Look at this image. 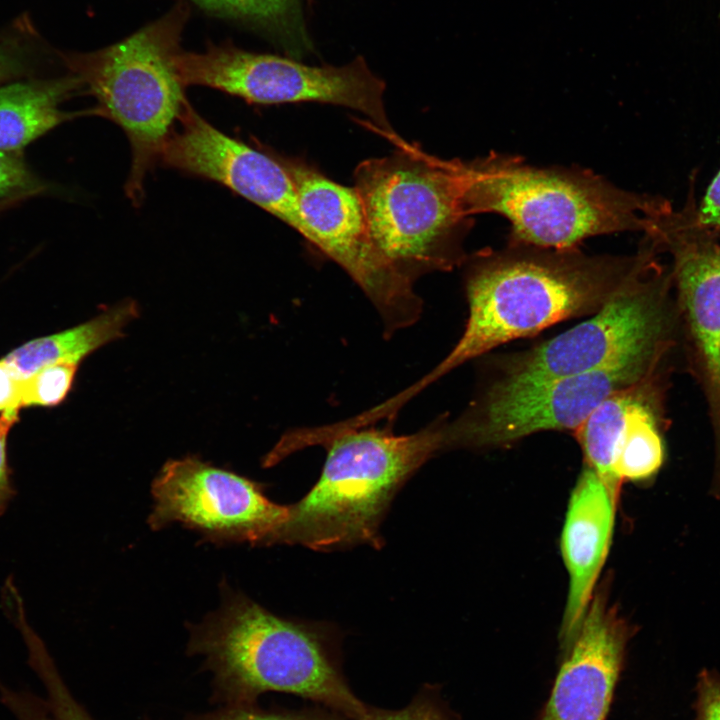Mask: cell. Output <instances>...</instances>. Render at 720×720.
Listing matches in <instances>:
<instances>
[{
	"mask_svg": "<svg viewBox=\"0 0 720 720\" xmlns=\"http://www.w3.org/2000/svg\"><path fill=\"white\" fill-rule=\"evenodd\" d=\"M627 256L511 244L481 251L465 277L469 307L460 339L427 375L400 393L407 402L461 364L501 344L536 334L565 319L596 313L660 254L647 235Z\"/></svg>",
	"mask_w": 720,
	"mask_h": 720,
	"instance_id": "obj_1",
	"label": "cell"
},
{
	"mask_svg": "<svg viewBox=\"0 0 720 720\" xmlns=\"http://www.w3.org/2000/svg\"><path fill=\"white\" fill-rule=\"evenodd\" d=\"M220 607L189 626L187 653L212 673L214 702L257 704L269 691L293 694L359 720L367 706L351 690L336 639L318 624L282 618L227 583Z\"/></svg>",
	"mask_w": 720,
	"mask_h": 720,
	"instance_id": "obj_2",
	"label": "cell"
},
{
	"mask_svg": "<svg viewBox=\"0 0 720 720\" xmlns=\"http://www.w3.org/2000/svg\"><path fill=\"white\" fill-rule=\"evenodd\" d=\"M448 163L468 213L507 218L511 244L562 250L595 235L646 233L673 208L663 197L621 189L589 170L534 167L499 153Z\"/></svg>",
	"mask_w": 720,
	"mask_h": 720,
	"instance_id": "obj_3",
	"label": "cell"
},
{
	"mask_svg": "<svg viewBox=\"0 0 720 720\" xmlns=\"http://www.w3.org/2000/svg\"><path fill=\"white\" fill-rule=\"evenodd\" d=\"M441 416L409 434L365 426L328 436L321 475L290 505L279 544L332 551L367 544L379 548L380 524L393 497L425 462L450 449Z\"/></svg>",
	"mask_w": 720,
	"mask_h": 720,
	"instance_id": "obj_4",
	"label": "cell"
},
{
	"mask_svg": "<svg viewBox=\"0 0 720 720\" xmlns=\"http://www.w3.org/2000/svg\"><path fill=\"white\" fill-rule=\"evenodd\" d=\"M354 180L374 245L405 279L413 283L466 260L473 221L448 161L400 145L361 162Z\"/></svg>",
	"mask_w": 720,
	"mask_h": 720,
	"instance_id": "obj_5",
	"label": "cell"
},
{
	"mask_svg": "<svg viewBox=\"0 0 720 720\" xmlns=\"http://www.w3.org/2000/svg\"><path fill=\"white\" fill-rule=\"evenodd\" d=\"M183 20L174 11L109 47L64 57L96 99L95 115L116 123L128 138L132 158L125 193L135 206L188 102L176 66Z\"/></svg>",
	"mask_w": 720,
	"mask_h": 720,
	"instance_id": "obj_6",
	"label": "cell"
},
{
	"mask_svg": "<svg viewBox=\"0 0 720 720\" xmlns=\"http://www.w3.org/2000/svg\"><path fill=\"white\" fill-rule=\"evenodd\" d=\"M679 341L671 266L658 256L592 318L501 359L499 379L533 381L580 374L636 354L670 355Z\"/></svg>",
	"mask_w": 720,
	"mask_h": 720,
	"instance_id": "obj_7",
	"label": "cell"
},
{
	"mask_svg": "<svg viewBox=\"0 0 720 720\" xmlns=\"http://www.w3.org/2000/svg\"><path fill=\"white\" fill-rule=\"evenodd\" d=\"M668 355L636 354L602 368L553 379H498L457 418L452 448H483L545 430H576L610 395L668 366Z\"/></svg>",
	"mask_w": 720,
	"mask_h": 720,
	"instance_id": "obj_8",
	"label": "cell"
},
{
	"mask_svg": "<svg viewBox=\"0 0 720 720\" xmlns=\"http://www.w3.org/2000/svg\"><path fill=\"white\" fill-rule=\"evenodd\" d=\"M183 85L217 89L249 103L273 105L320 102L364 113L387 136L385 83L359 56L344 66H310L295 59L251 53L233 46L176 56Z\"/></svg>",
	"mask_w": 720,
	"mask_h": 720,
	"instance_id": "obj_9",
	"label": "cell"
},
{
	"mask_svg": "<svg viewBox=\"0 0 720 720\" xmlns=\"http://www.w3.org/2000/svg\"><path fill=\"white\" fill-rule=\"evenodd\" d=\"M293 181L299 233L341 266L377 309L386 335L415 323L422 300L413 283L378 251L356 190L332 181L306 162L269 151Z\"/></svg>",
	"mask_w": 720,
	"mask_h": 720,
	"instance_id": "obj_10",
	"label": "cell"
},
{
	"mask_svg": "<svg viewBox=\"0 0 720 720\" xmlns=\"http://www.w3.org/2000/svg\"><path fill=\"white\" fill-rule=\"evenodd\" d=\"M689 184L682 208L661 216L650 235L671 256L681 342L706 402L720 488V235L701 220Z\"/></svg>",
	"mask_w": 720,
	"mask_h": 720,
	"instance_id": "obj_11",
	"label": "cell"
},
{
	"mask_svg": "<svg viewBox=\"0 0 720 720\" xmlns=\"http://www.w3.org/2000/svg\"><path fill=\"white\" fill-rule=\"evenodd\" d=\"M151 492V529L180 523L214 544H278L290 514L262 484L191 455L168 460Z\"/></svg>",
	"mask_w": 720,
	"mask_h": 720,
	"instance_id": "obj_12",
	"label": "cell"
},
{
	"mask_svg": "<svg viewBox=\"0 0 720 720\" xmlns=\"http://www.w3.org/2000/svg\"><path fill=\"white\" fill-rule=\"evenodd\" d=\"M159 162L219 183L299 232L295 187L281 163L269 151H260L217 129L189 101Z\"/></svg>",
	"mask_w": 720,
	"mask_h": 720,
	"instance_id": "obj_13",
	"label": "cell"
},
{
	"mask_svg": "<svg viewBox=\"0 0 720 720\" xmlns=\"http://www.w3.org/2000/svg\"><path fill=\"white\" fill-rule=\"evenodd\" d=\"M627 640L624 623L597 594L567 649L541 720H604Z\"/></svg>",
	"mask_w": 720,
	"mask_h": 720,
	"instance_id": "obj_14",
	"label": "cell"
},
{
	"mask_svg": "<svg viewBox=\"0 0 720 720\" xmlns=\"http://www.w3.org/2000/svg\"><path fill=\"white\" fill-rule=\"evenodd\" d=\"M616 498L594 470L585 467L571 494L561 535V551L569 574L561 640L574 641L606 560L615 518Z\"/></svg>",
	"mask_w": 720,
	"mask_h": 720,
	"instance_id": "obj_15",
	"label": "cell"
},
{
	"mask_svg": "<svg viewBox=\"0 0 720 720\" xmlns=\"http://www.w3.org/2000/svg\"><path fill=\"white\" fill-rule=\"evenodd\" d=\"M83 91L74 74L58 78H20L0 85V150L22 153L31 142L55 127L94 108L66 111L62 104Z\"/></svg>",
	"mask_w": 720,
	"mask_h": 720,
	"instance_id": "obj_16",
	"label": "cell"
},
{
	"mask_svg": "<svg viewBox=\"0 0 720 720\" xmlns=\"http://www.w3.org/2000/svg\"><path fill=\"white\" fill-rule=\"evenodd\" d=\"M139 313L136 301L125 299L78 326L26 342L4 358L23 379L50 364H79L95 350L123 337L124 329Z\"/></svg>",
	"mask_w": 720,
	"mask_h": 720,
	"instance_id": "obj_17",
	"label": "cell"
},
{
	"mask_svg": "<svg viewBox=\"0 0 720 720\" xmlns=\"http://www.w3.org/2000/svg\"><path fill=\"white\" fill-rule=\"evenodd\" d=\"M28 665L41 692L0 677V703L14 720H94L72 693L42 639L26 645Z\"/></svg>",
	"mask_w": 720,
	"mask_h": 720,
	"instance_id": "obj_18",
	"label": "cell"
},
{
	"mask_svg": "<svg viewBox=\"0 0 720 720\" xmlns=\"http://www.w3.org/2000/svg\"><path fill=\"white\" fill-rule=\"evenodd\" d=\"M209 11L253 21L288 37L290 51L309 49L300 0H193Z\"/></svg>",
	"mask_w": 720,
	"mask_h": 720,
	"instance_id": "obj_19",
	"label": "cell"
},
{
	"mask_svg": "<svg viewBox=\"0 0 720 720\" xmlns=\"http://www.w3.org/2000/svg\"><path fill=\"white\" fill-rule=\"evenodd\" d=\"M78 366L71 362L54 363L24 379L23 407H53L60 404L73 386Z\"/></svg>",
	"mask_w": 720,
	"mask_h": 720,
	"instance_id": "obj_20",
	"label": "cell"
},
{
	"mask_svg": "<svg viewBox=\"0 0 720 720\" xmlns=\"http://www.w3.org/2000/svg\"><path fill=\"white\" fill-rule=\"evenodd\" d=\"M48 186L29 167L22 153L0 150V199L21 194L40 195Z\"/></svg>",
	"mask_w": 720,
	"mask_h": 720,
	"instance_id": "obj_21",
	"label": "cell"
},
{
	"mask_svg": "<svg viewBox=\"0 0 720 720\" xmlns=\"http://www.w3.org/2000/svg\"><path fill=\"white\" fill-rule=\"evenodd\" d=\"M195 720H344L333 711H282L264 710L257 704L219 706L214 711L199 715Z\"/></svg>",
	"mask_w": 720,
	"mask_h": 720,
	"instance_id": "obj_22",
	"label": "cell"
},
{
	"mask_svg": "<svg viewBox=\"0 0 720 720\" xmlns=\"http://www.w3.org/2000/svg\"><path fill=\"white\" fill-rule=\"evenodd\" d=\"M359 720H451L432 688L419 693L406 707L398 710L367 706Z\"/></svg>",
	"mask_w": 720,
	"mask_h": 720,
	"instance_id": "obj_23",
	"label": "cell"
},
{
	"mask_svg": "<svg viewBox=\"0 0 720 720\" xmlns=\"http://www.w3.org/2000/svg\"><path fill=\"white\" fill-rule=\"evenodd\" d=\"M24 379L10 363L0 360V417L15 423L19 410L23 408Z\"/></svg>",
	"mask_w": 720,
	"mask_h": 720,
	"instance_id": "obj_24",
	"label": "cell"
},
{
	"mask_svg": "<svg viewBox=\"0 0 720 720\" xmlns=\"http://www.w3.org/2000/svg\"><path fill=\"white\" fill-rule=\"evenodd\" d=\"M696 720H720V673L704 669L698 675Z\"/></svg>",
	"mask_w": 720,
	"mask_h": 720,
	"instance_id": "obj_25",
	"label": "cell"
},
{
	"mask_svg": "<svg viewBox=\"0 0 720 720\" xmlns=\"http://www.w3.org/2000/svg\"><path fill=\"white\" fill-rule=\"evenodd\" d=\"M30 55L17 42L0 41V85L25 78L30 67Z\"/></svg>",
	"mask_w": 720,
	"mask_h": 720,
	"instance_id": "obj_26",
	"label": "cell"
},
{
	"mask_svg": "<svg viewBox=\"0 0 720 720\" xmlns=\"http://www.w3.org/2000/svg\"><path fill=\"white\" fill-rule=\"evenodd\" d=\"M13 424L0 417V516L5 512L15 494L7 460V436Z\"/></svg>",
	"mask_w": 720,
	"mask_h": 720,
	"instance_id": "obj_27",
	"label": "cell"
},
{
	"mask_svg": "<svg viewBox=\"0 0 720 720\" xmlns=\"http://www.w3.org/2000/svg\"><path fill=\"white\" fill-rule=\"evenodd\" d=\"M701 220L720 235V170L698 204Z\"/></svg>",
	"mask_w": 720,
	"mask_h": 720,
	"instance_id": "obj_28",
	"label": "cell"
},
{
	"mask_svg": "<svg viewBox=\"0 0 720 720\" xmlns=\"http://www.w3.org/2000/svg\"><path fill=\"white\" fill-rule=\"evenodd\" d=\"M35 194H21L13 197L0 199V215L19 206L23 202L35 197Z\"/></svg>",
	"mask_w": 720,
	"mask_h": 720,
	"instance_id": "obj_29",
	"label": "cell"
},
{
	"mask_svg": "<svg viewBox=\"0 0 720 720\" xmlns=\"http://www.w3.org/2000/svg\"><path fill=\"white\" fill-rule=\"evenodd\" d=\"M193 720H195V718Z\"/></svg>",
	"mask_w": 720,
	"mask_h": 720,
	"instance_id": "obj_30",
	"label": "cell"
}]
</instances>
